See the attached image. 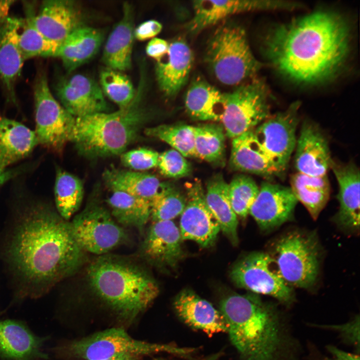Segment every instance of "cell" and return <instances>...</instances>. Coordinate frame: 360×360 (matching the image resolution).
I'll return each mask as SVG.
<instances>
[{"mask_svg": "<svg viewBox=\"0 0 360 360\" xmlns=\"http://www.w3.org/2000/svg\"><path fill=\"white\" fill-rule=\"evenodd\" d=\"M112 192L106 202L114 220L120 226L142 231L150 218V202L124 192Z\"/></svg>", "mask_w": 360, "mask_h": 360, "instance_id": "obj_34", "label": "cell"}, {"mask_svg": "<svg viewBox=\"0 0 360 360\" xmlns=\"http://www.w3.org/2000/svg\"><path fill=\"white\" fill-rule=\"evenodd\" d=\"M196 157L208 162L220 164L224 161L225 136L224 128L216 124L194 126Z\"/></svg>", "mask_w": 360, "mask_h": 360, "instance_id": "obj_37", "label": "cell"}, {"mask_svg": "<svg viewBox=\"0 0 360 360\" xmlns=\"http://www.w3.org/2000/svg\"><path fill=\"white\" fill-rule=\"evenodd\" d=\"M36 76L33 87L34 132L39 144L60 153L66 144L72 141L76 118L52 94L44 70L40 69Z\"/></svg>", "mask_w": 360, "mask_h": 360, "instance_id": "obj_9", "label": "cell"}, {"mask_svg": "<svg viewBox=\"0 0 360 360\" xmlns=\"http://www.w3.org/2000/svg\"><path fill=\"white\" fill-rule=\"evenodd\" d=\"M54 192L58 214L68 221L82 204L84 196L82 182L77 176L58 168Z\"/></svg>", "mask_w": 360, "mask_h": 360, "instance_id": "obj_36", "label": "cell"}, {"mask_svg": "<svg viewBox=\"0 0 360 360\" xmlns=\"http://www.w3.org/2000/svg\"><path fill=\"white\" fill-rule=\"evenodd\" d=\"M144 133L167 143L184 157H196L192 126L184 124H162L146 128Z\"/></svg>", "mask_w": 360, "mask_h": 360, "instance_id": "obj_38", "label": "cell"}, {"mask_svg": "<svg viewBox=\"0 0 360 360\" xmlns=\"http://www.w3.org/2000/svg\"><path fill=\"white\" fill-rule=\"evenodd\" d=\"M196 349L171 344L151 343L132 338L122 327L113 328L82 338L62 342L51 349L64 360H104L122 356L142 357L166 352L188 357Z\"/></svg>", "mask_w": 360, "mask_h": 360, "instance_id": "obj_7", "label": "cell"}, {"mask_svg": "<svg viewBox=\"0 0 360 360\" xmlns=\"http://www.w3.org/2000/svg\"><path fill=\"white\" fill-rule=\"evenodd\" d=\"M295 149L298 172L314 176L327 174L333 160L327 139L316 124L309 121L302 124Z\"/></svg>", "mask_w": 360, "mask_h": 360, "instance_id": "obj_19", "label": "cell"}, {"mask_svg": "<svg viewBox=\"0 0 360 360\" xmlns=\"http://www.w3.org/2000/svg\"><path fill=\"white\" fill-rule=\"evenodd\" d=\"M219 310L230 340L241 360H276L283 346L276 309L254 294H232L222 298Z\"/></svg>", "mask_w": 360, "mask_h": 360, "instance_id": "obj_4", "label": "cell"}, {"mask_svg": "<svg viewBox=\"0 0 360 360\" xmlns=\"http://www.w3.org/2000/svg\"><path fill=\"white\" fill-rule=\"evenodd\" d=\"M70 224L82 250L98 256L108 254L128 240L124 230L96 198H92Z\"/></svg>", "mask_w": 360, "mask_h": 360, "instance_id": "obj_11", "label": "cell"}, {"mask_svg": "<svg viewBox=\"0 0 360 360\" xmlns=\"http://www.w3.org/2000/svg\"><path fill=\"white\" fill-rule=\"evenodd\" d=\"M162 28V24L154 20L146 21L134 30V36L136 40L142 41L154 38Z\"/></svg>", "mask_w": 360, "mask_h": 360, "instance_id": "obj_44", "label": "cell"}, {"mask_svg": "<svg viewBox=\"0 0 360 360\" xmlns=\"http://www.w3.org/2000/svg\"><path fill=\"white\" fill-rule=\"evenodd\" d=\"M224 96L226 108L222 122L231 138L254 130L270 116L269 92L264 80L254 78Z\"/></svg>", "mask_w": 360, "mask_h": 360, "instance_id": "obj_10", "label": "cell"}, {"mask_svg": "<svg viewBox=\"0 0 360 360\" xmlns=\"http://www.w3.org/2000/svg\"><path fill=\"white\" fill-rule=\"evenodd\" d=\"M194 62V54L186 40L177 37L169 43L167 54L156 62L155 73L161 92L175 96L186 83Z\"/></svg>", "mask_w": 360, "mask_h": 360, "instance_id": "obj_21", "label": "cell"}, {"mask_svg": "<svg viewBox=\"0 0 360 360\" xmlns=\"http://www.w3.org/2000/svg\"><path fill=\"white\" fill-rule=\"evenodd\" d=\"M330 328L342 333L348 340L354 344H359V317L347 324L330 326Z\"/></svg>", "mask_w": 360, "mask_h": 360, "instance_id": "obj_46", "label": "cell"}, {"mask_svg": "<svg viewBox=\"0 0 360 360\" xmlns=\"http://www.w3.org/2000/svg\"><path fill=\"white\" fill-rule=\"evenodd\" d=\"M141 358L133 356H122L104 360H140Z\"/></svg>", "mask_w": 360, "mask_h": 360, "instance_id": "obj_50", "label": "cell"}, {"mask_svg": "<svg viewBox=\"0 0 360 360\" xmlns=\"http://www.w3.org/2000/svg\"><path fill=\"white\" fill-rule=\"evenodd\" d=\"M228 184L222 176L216 175L208 180L205 192L206 204L218 220L220 230L232 243L238 242V216L233 210L228 197Z\"/></svg>", "mask_w": 360, "mask_h": 360, "instance_id": "obj_32", "label": "cell"}, {"mask_svg": "<svg viewBox=\"0 0 360 360\" xmlns=\"http://www.w3.org/2000/svg\"><path fill=\"white\" fill-rule=\"evenodd\" d=\"M100 86L104 96L118 106H128L134 98L135 90L130 80L122 72L108 68L100 74Z\"/></svg>", "mask_w": 360, "mask_h": 360, "instance_id": "obj_39", "label": "cell"}, {"mask_svg": "<svg viewBox=\"0 0 360 360\" xmlns=\"http://www.w3.org/2000/svg\"><path fill=\"white\" fill-rule=\"evenodd\" d=\"M230 276L239 288L272 296L286 304L294 300L292 289L282 280L268 254L255 252L244 256L233 266Z\"/></svg>", "mask_w": 360, "mask_h": 360, "instance_id": "obj_12", "label": "cell"}, {"mask_svg": "<svg viewBox=\"0 0 360 360\" xmlns=\"http://www.w3.org/2000/svg\"><path fill=\"white\" fill-rule=\"evenodd\" d=\"M186 202V198L172 184L164 183L160 190L151 202L152 222L172 220L180 215Z\"/></svg>", "mask_w": 360, "mask_h": 360, "instance_id": "obj_40", "label": "cell"}, {"mask_svg": "<svg viewBox=\"0 0 360 360\" xmlns=\"http://www.w3.org/2000/svg\"><path fill=\"white\" fill-rule=\"evenodd\" d=\"M319 250L314 235L296 230L278 240L271 256L288 286L307 288L315 283L318 274Z\"/></svg>", "mask_w": 360, "mask_h": 360, "instance_id": "obj_8", "label": "cell"}, {"mask_svg": "<svg viewBox=\"0 0 360 360\" xmlns=\"http://www.w3.org/2000/svg\"><path fill=\"white\" fill-rule=\"evenodd\" d=\"M20 274L34 282L52 284L75 274L84 261L70 222L45 208L31 210L18 226L10 248Z\"/></svg>", "mask_w": 360, "mask_h": 360, "instance_id": "obj_2", "label": "cell"}, {"mask_svg": "<svg viewBox=\"0 0 360 360\" xmlns=\"http://www.w3.org/2000/svg\"><path fill=\"white\" fill-rule=\"evenodd\" d=\"M168 49L169 42L164 39L154 38L148 42L146 51L148 56L158 62L167 54Z\"/></svg>", "mask_w": 360, "mask_h": 360, "instance_id": "obj_45", "label": "cell"}, {"mask_svg": "<svg viewBox=\"0 0 360 360\" xmlns=\"http://www.w3.org/2000/svg\"><path fill=\"white\" fill-rule=\"evenodd\" d=\"M56 91L62 106L76 118L109 110L100 84L86 75L75 74L60 80Z\"/></svg>", "mask_w": 360, "mask_h": 360, "instance_id": "obj_17", "label": "cell"}, {"mask_svg": "<svg viewBox=\"0 0 360 360\" xmlns=\"http://www.w3.org/2000/svg\"><path fill=\"white\" fill-rule=\"evenodd\" d=\"M104 32L83 25L74 30L60 46L56 57L60 58L68 72L90 60L98 51Z\"/></svg>", "mask_w": 360, "mask_h": 360, "instance_id": "obj_28", "label": "cell"}, {"mask_svg": "<svg viewBox=\"0 0 360 360\" xmlns=\"http://www.w3.org/2000/svg\"><path fill=\"white\" fill-rule=\"evenodd\" d=\"M34 131L0 114V166L10 165L28 156L38 144Z\"/></svg>", "mask_w": 360, "mask_h": 360, "instance_id": "obj_29", "label": "cell"}, {"mask_svg": "<svg viewBox=\"0 0 360 360\" xmlns=\"http://www.w3.org/2000/svg\"><path fill=\"white\" fill-rule=\"evenodd\" d=\"M204 60L220 83L237 86L254 78L263 64L253 54L246 32L232 22H222L210 38Z\"/></svg>", "mask_w": 360, "mask_h": 360, "instance_id": "obj_6", "label": "cell"}, {"mask_svg": "<svg viewBox=\"0 0 360 360\" xmlns=\"http://www.w3.org/2000/svg\"><path fill=\"white\" fill-rule=\"evenodd\" d=\"M194 14L186 26L191 34H196L232 15L241 12L274 10H293L296 2L270 0H198L192 2Z\"/></svg>", "mask_w": 360, "mask_h": 360, "instance_id": "obj_15", "label": "cell"}, {"mask_svg": "<svg viewBox=\"0 0 360 360\" xmlns=\"http://www.w3.org/2000/svg\"><path fill=\"white\" fill-rule=\"evenodd\" d=\"M179 228L172 220L152 222L140 252L148 262L160 268H173L184 256Z\"/></svg>", "mask_w": 360, "mask_h": 360, "instance_id": "obj_20", "label": "cell"}, {"mask_svg": "<svg viewBox=\"0 0 360 360\" xmlns=\"http://www.w3.org/2000/svg\"><path fill=\"white\" fill-rule=\"evenodd\" d=\"M298 202L290 187L264 182L249 214L262 230L269 231L292 218Z\"/></svg>", "mask_w": 360, "mask_h": 360, "instance_id": "obj_16", "label": "cell"}, {"mask_svg": "<svg viewBox=\"0 0 360 360\" xmlns=\"http://www.w3.org/2000/svg\"><path fill=\"white\" fill-rule=\"evenodd\" d=\"M25 5V17L18 18L16 29L18 46L24 60L38 56L56 57L59 46L48 40L36 27L33 4Z\"/></svg>", "mask_w": 360, "mask_h": 360, "instance_id": "obj_35", "label": "cell"}, {"mask_svg": "<svg viewBox=\"0 0 360 360\" xmlns=\"http://www.w3.org/2000/svg\"><path fill=\"white\" fill-rule=\"evenodd\" d=\"M330 168L338 185L339 209L334 220L348 232H358L360 228V170L353 162L340 164L334 160Z\"/></svg>", "mask_w": 360, "mask_h": 360, "instance_id": "obj_23", "label": "cell"}, {"mask_svg": "<svg viewBox=\"0 0 360 360\" xmlns=\"http://www.w3.org/2000/svg\"><path fill=\"white\" fill-rule=\"evenodd\" d=\"M350 30L343 16L319 10L282 24L266 35L264 52L288 79L304 84L334 78L349 52Z\"/></svg>", "mask_w": 360, "mask_h": 360, "instance_id": "obj_1", "label": "cell"}, {"mask_svg": "<svg viewBox=\"0 0 360 360\" xmlns=\"http://www.w3.org/2000/svg\"><path fill=\"white\" fill-rule=\"evenodd\" d=\"M159 154L158 152L146 148H140L121 154L122 164L136 171L145 170L157 166Z\"/></svg>", "mask_w": 360, "mask_h": 360, "instance_id": "obj_43", "label": "cell"}, {"mask_svg": "<svg viewBox=\"0 0 360 360\" xmlns=\"http://www.w3.org/2000/svg\"><path fill=\"white\" fill-rule=\"evenodd\" d=\"M328 350L334 357L332 360H360L358 356L344 352L333 346H328Z\"/></svg>", "mask_w": 360, "mask_h": 360, "instance_id": "obj_48", "label": "cell"}, {"mask_svg": "<svg viewBox=\"0 0 360 360\" xmlns=\"http://www.w3.org/2000/svg\"><path fill=\"white\" fill-rule=\"evenodd\" d=\"M14 2V0H0V24L8 17L10 9Z\"/></svg>", "mask_w": 360, "mask_h": 360, "instance_id": "obj_49", "label": "cell"}, {"mask_svg": "<svg viewBox=\"0 0 360 360\" xmlns=\"http://www.w3.org/2000/svg\"><path fill=\"white\" fill-rule=\"evenodd\" d=\"M134 12L131 5H123L122 16L105 43L102 60L107 68L122 72L132 66L134 36Z\"/></svg>", "mask_w": 360, "mask_h": 360, "instance_id": "obj_26", "label": "cell"}, {"mask_svg": "<svg viewBox=\"0 0 360 360\" xmlns=\"http://www.w3.org/2000/svg\"><path fill=\"white\" fill-rule=\"evenodd\" d=\"M86 278L92 294L127 324L144 312L159 293L156 280L140 264L108 254L90 264Z\"/></svg>", "mask_w": 360, "mask_h": 360, "instance_id": "obj_3", "label": "cell"}, {"mask_svg": "<svg viewBox=\"0 0 360 360\" xmlns=\"http://www.w3.org/2000/svg\"><path fill=\"white\" fill-rule=\"evenodd\" d=\"M28 168V167L24 166L12 168H4L0 166V188L8 180L24 172Z\"/></svg>", "mask_w": 360, "mask_h": 360, "instance_id": "obj_47", "label": "cell"}, {"mask_svg": "<svg viewBox=\"0 0 360 360\" xmlns=\"http://www.w3.org/2000/svg\"><path fill=\"white\" fill-rule=\"evenodd\" d=\"M33 21L38 30L59 48L74 30L84 25L80 8L68 0L42 1Z\"/></svg>", "mask_w": 360, "mask_h": 360, "instance_id": "obj_18", "label": "cell"}, {"mask_svg": "<svg viewBox=\"0 0 360 360\" xmlns=\"http://www.w3.org/2000/svg\"><path fill=\"white\" fill-rule=\"evenodd\" d=\"M157 166L162 175L171 178L188 176L191 171L190 166L185 157L174 149L159 154Z\"/></svg>", "mask_w": 360, "mask_h": 360, "instance_id": "obj_42", "label": "cell"}, {"mask_svg": "<svg viewBox=\"0 0 360 360\" xmlns=\"http://www.w3.org/2000/svg\"><path fill=\"white\" fill-rule=\"evenodd\" d=\"M174 308L180 318L192 328L209 336L227 332L226 322L220 310L191 290L184 289L178 294Z\"/></svg>", "mask_w": 360, "mask_h": 360, "instance_id": "obj_24", "label": "cell"}, {"mask_svg": "<svg viewBox=\"0 0 360 360\" xmlns=\"http://www.w3.org/2000/svg\"><path fill=\"white\" fill-rule=\"evenodd\" d=\"M140 68L134 98L128 106L76 118L71 142L80 155L93 160L122 154L136 140L150 116L144 104L146 74Z\"/></svg>", "mask_w": 360, "mask_h": 360, "instance_id": "obj_5", "label": "cell"}, {"mask_svg": "<svg viewBox=\"0 0 360 360\" xmlns=\"http://www.w3.org/2000/svg\"><path fill=\"white\" fill-rule=\"evenodd\" d=\"M220 356V354H212L210 356H208L205 358H202L198 360H217L218 358ZM154 360H161V359H156Z\"/></svg>", "mask_w": 360, "mask_h": 360, "instance_id": "obj_51", "label": "cell"}, {"mask_svg": "<svg viewBox=\"0 0 360 360\" xmlns=\"http://www.w3.org/2000/svg\"><path fill=\"white\" fill-rule=\"evenodd\" d=\"M184 104L188 114L200 120L222 121L226 108L224 93L200 76L191 82Z\"/></svg>", "mask_w": 360, "mask_h": 360, "instance_id": "obj_30", "label": "cell"}, {"mask_svg": "<svg viewBox=\"0 0 360 360\" xmlns=\"http://www.w3.org/2000/svg\"><path fill=\"white\" fill-rule=\"evenodd\" d=\"M290 188L294 196L316 220L329 200L330 188L327 174L310 176L298 172L290 176Z\"/></svg>", "mask_w": 360, "mask_h": 360, "instance_id": "obj_33", "label": "cell"}, {"mask_svg": "<svg viewBox=\"0 0 360 360\" xmlns=\"http://www.w3.org/2000/svg\"><path fill=\"white\" fill-rule=\"evenodd\" d=\"M258 190L254 180L244 174L236 176L228 184V199L237 216L246 217Z\"/></svg>", "mask_w": 360, "mask_h": 360, "instance_id": "obj_41", "label": "cell"}, {"mask_svg": "<svg viewBox=\"0 0 360 360\" xmlns=\"http://www.w3.org/2000/svg\"><path fill=\"white\" fill-rule=\"evenodd\" d=\"M46 338L36 334L23 322L0 320V358L4 360H45Z\"/></svg>", "mask_w": 360, "mask_h": 360, "instance_id": "obj_22", "label": "cell"}, {"mask_svg": "<svg viewBox=\"0 0 360 360\" xmlns=\"http://www.w3.org/2000/svg\"><path fill=\"white\" fill-rule=\"evenodd\" d=\"M230 165L235 170L264 178L280 175L256 140L254 130L232 139Z\"/></svg>", "mask_w": 360, "mask_h": 360, "instance_id": "obj_27", "label": "cell"}, {"mask_svg": "<svg viewBox=\"0 0 360 360\" xmlns=\"http://www.w3.org/2000/svg\"><path fill=\"white\" fill-rule=\"evenodd\" d=\"M102 178L111 192H124L146 200L150 203L163 185V182L152 174L120 170L113 166L104 171Z\"/></svg>", "mask_w": 360, "mask_h": 360, "instance_id": "obj_31", "label": "cell"}, {"mask_svg": "<svg viewBox=\"0 0 360 360\" xmlns=\"http://www.w3.org/2000/svg\"><path fill=\"white\" fill-rule=\"evenodd\" d=\"M18 18L8 16L0 24V81L7 100L15 105L16 82L24 62L18 42Z\"/></svg>", "mask_w": 360, "mask_h": 360, "instance_id": "obj_25", "label": "cell"}, {"mask_svg": "<svg viewBox=\"0 0 360 360\" xmlns=\"http://www.w3.org/2000/svg\"><path fill=\"white\" fill-rule=\"evenodd\" d=\"M186 202L180 214L182 239L196 242L204 248L212 246L220 230V224L209 209L205 192L199 180L186 184Z\"/></svg>", "mask_w": 360, "mask_h": 360, "instance_id": "obj_14", "label": "cell"}, {"mask_svg": "<svg viewBox=\"0 0 360 360\" xmlns=\"http://www.w3.org/2000/svg\"><path fill=\"white\" fill-rule=\"evenodd\" d=\"M300 103L292 104L284 111L270 116L254 130V135L279 174L286 168L296 142Z\"/></svg>", "mask_w": 360, "mask_h": 360, "instance_id": "obj_13", "label": "cell"}]
</instances>
